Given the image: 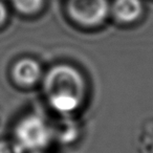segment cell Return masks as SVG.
I'll list each match as a JSON object with an SVG mask.
<instances>
[{
  "mask_svg": "<svg viewBox=\"0 0 153 153\" xmlns=\"http://www.w3.org/2000/svg\"><path fill=\"white\" fill-rule=\"evenodd\" d=\"M43 91L53 110L62 115H68L84 101L86 82L74 66L57 64L43 76Z\"/></svg>",
  "mask_w": 153,
  "mask_h": 153,
  "instance_id": "6da1fadb",
  "label": "cell"
},
{
  "mask_svg": "<svg viewBox=\"0 0 153 153\" xmlns=\"http://www.w3.org/2000/svg\"><path fill=\"white\" fill-rule=\"evenodd\" d=\"M53 138V127L39 114L26 115L16 125L15 140L24 150L40 152Z\"/></svg>",
  "mask_w": 153,
  "mask_h": 153,
  "instance_id": "7a4b0ae2",
  "label": "cell"
},
{
  "mask_svg": "<svg viewBox=\"0 0 153 153\" xmlns=\"http://www.w3.org/2000/svg\"><path fill=\"white\" fill-rule=\"evenodd\" d=\"M69 17L82 26H98L105 21L110 11L107 0H67Z\"/></svg>",
  "mask_w": 153,
  "mask_h": 153,
  "instance_id": "3957f363",
  "label": "cell"
},
{
  "mask_svg": "<svg viewBox=\"0 0 153 153\" xmlns=\"http://www.w3.org/2000/svg\"><path fill=\"white\" fill-rule=\"evenodd\" d=\"M43 76L40 63L33 58H22L14 64L12 68V78L17 85L30 87L40 81Z\"/></svg>",
  "mask_w": 153,
  "mask_h": 153,
  "instance_id": "277c9868",
  "label": "cell"
},
{
  "mask_svg": "<svg viewBox=\"0 0 153 153\" xmlns=\"http://www.w3.org/2000/svg\"><path fill=\"white\" fill-rule=\"evenodd\" d=\"M114 18L121 23L136 21L143 13L142 0H114L111 7Z\"/></svg>",
  "mask_w": 153,
  "mask_h": 153,
  "instance_id": "5b68a950",
  "label": "cell"
},
{
  "mask_svg": "<svg viewBox=\"0 0 153 153\" xmlns=\"http://www.w3.org/2000/svg\"><path fill=\"white\" fill-rule=\"evenodd\" d=\"M14 7L23 15H33L42 9L44 0H12Z\"/></svg>",
  "mask_w": 153,
  "mask_h": 153,
  "instance_id": "8992f818",
  "label": "cell"
},
{
  "mask_svg": "<svg viewBox=\"0 0 153 153\" xmlns=\"http://www.w3.org/2000/svg\"><path fill=\"white\" fill-rule=\"evenodd\" d=\"M0 153H24V149L15 140H1Z\"/></svg>",
  "mask_w": 153,
  "mask_h": 153,
  "instance_id": "52a82bcc",
  "label": "cell"
},
{
  "mask_svg": "<svg viewBox=\"0 0 153 153\" xmlns=\"http://www.w3.org/2000/svg\"><path fill=\"white\" fill-rule=\"evenodd\" d=\"M7 19V9L5 4L0 1V26L3 25Z\"/></svg>",
  "mask_w": 153,
  "mask_h": 153,
  "instance_id": "ba28073f",
  "label": "cell"
}]
</instances>
